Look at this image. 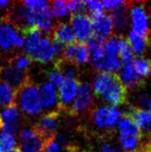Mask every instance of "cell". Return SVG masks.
Listing matches in <instances>:
<instances>
[{
  "mask_svg": "<svg viewBox=\"0 0 151 152\" xmlns=\"http://www.w3.org/2000/svg\"><path fill=\"white\" fill-rule=\"evenodd\" d=\"M93 91L95 94L102 96L114 107L123 105L128 99V91L117 73L98 72L95 74Z\"/></svg>",
  "mask_w": 151,
  "mask_h": 152,
  "instance_id": "obj_1",
  "label": "cell"
},
{
  "mask_svg": "<svg viewBox=\"0 0 151 152\" xmlns=\"http://www.w3.org/2000/svg\"><path fill=\"white\" fill-rule=\"evenodd\" d=\"M15 99L25 114L32 117L41 114L42 107L39 96V89L30 80L17 91Z\"/></svg>",
  "mask_w": 151,
  "mask_h": 152,
  "instance_id": "obj_2",
  "label": "cell"
},
{
  "mask_svg": "<svg viewBox=\"0 0 151 152\" xmlns=\"http://www.w3.org/2000/svg\"><path fill=\"white\" fill-rule=\"evenodd\" d=\"M0 80L7 83L13 89L18 91L30 80L26 71L19 70L12 66L9 60L0 62Z\"/></svg>",
  "mask_w": 151,
  "mask_h": 152,
  "instance_id": "obj_3",
  "label": "cell"
},
{
  "mask_svg": "<svg viewBox=\"0 0 151 152\" xmlns=\"http://www.w3.org/2000/svg\"><path fill=\"white\" fill-rule=\"evenodd\" d=\"M70 26L73 30L75 39H77L79 42L85 43L93 35L90 18L85 13L71 15Z\"/></svg>",
  "mask_w": 151,
  "mask_h": 152,
  "instance_id": "obj_4",
  "label": "cell"
},
{
  "mask_svg": "<svg viewBox=\"0 0 151 152\" xmlns=\"http://www.w3.org/2000/svg\"><path fill=\"white\" fill-rule=\"evenodd\" d=\"M59 112L57 110L50 111L49 113L42 115L41 119L33 127L42 138L47 142L56 136V130L59 123Z\"/></svg>",
  "mask_w": 151,
  "mask_h": 152,
  "instance_id": "obj_5",
  "label": "cell"
},
{
  "mask_svg": "<svg viewBox=\"0 0 151 152\" xmlns=\"http://www.w3.org/2000/svg\"><path fill=\"white\" fill-rule=\"evenodd\" d=\"M21 152H42L45 141L34 128H25L19 133Z\"/></svg>",
  "mask_w": 151,
  "mask_h": 152,
  "instance_id": "obj_6",
  "label": "cell"
},
{
  "mask_svg": "<svg viewBox=\"0 0 151 152\" xmlns=\"http://www.w3.org/2000/svg\"><path fill=\"white\" fill-rule=\"evenodd\" d=\"M93 103V89L88 83H80L78 94L70 108L71 114L81 115L91 108Z\"/></svg>",
  "mask_w": 151,
  "mask_h": 152,
  "instance_id": "obj_7",
  "label": "cell"
},
{
  "mask_svg": "<svg viewBox=\"0 0 151 152\" xmlns=\"http://www.w3.org/2000/svg\"><path fill=\"white\" fill-rule=\"evenodd\" d=\"M1 118L3 121L2 129L4 130V132L14 135L17 134L20 130L22 123L21 114L19 112L18 106L15 103L6 107L2 111Z\"/></svg>",
  "mask_w": 151,
  "mask_h": 152,
  "instance_id": "obj_8",
  "label": "cell"
},
{
  "mask_svg": "<svg viewBox=\"0 0 151 152\" xmlns=\"http://www.w3.org/2000/svg\"><path fill=\"white\" fill-rule=\"evenodd\" d=\"M131 20H132L133 31L142 37L150 39V32L148 28V17L144 8L140 4H135L130 6Z\"/></svg>",
  "mask_w": 151,
  "mask_h": 152,
  "instance_id": "obj_9",
  "label": "cell"
},
{
  "mask_svg": "<svg viewBox=\"0 0 151 152\" xmlns=\"http://www.w3.org/2000/svg\"><path fill=\"white\" fill-rule=\"evenodd\" d=\"M93 31L94 35L100 36L103 38H107L112 34L114 31V23L111 15L102 14H94L90 15Z\"/></svg>",
  "mask_w": 151,
  "mask_h": 152,
  "instance_id": "obj_10",
  "label": "cell"
},
{
  "mask_svg": "<svg viewBox=\"0 0 151 152\" xmlns=\"http://www.w3.org/2000/svg\"><path fill=\"white\" fill-rule=\"evenodd\" d=\"M80 82L76 78L73 79H65L61 84L59 89L58 98L60 100V105L66 107L72 102L78 94Z\"/></svg>",
  "mask_w": 151,
  "mask_h": 152,
  "instance_id": "obj_11",
  "label": "cell"
},
{
  "mask_svg": "<svg viewBox=\"0 0 151 152\" xmlns=\"http://www.w3.org/2000/svg\"><path fill=\"white\" fill-rule=\"evenodd\" d=\"M56 52H55L53 42L48 38H42L41 42L29 55V57L39 63H48L55 58Z\"/></svg>",
  "mask_w": 151,
  "mask_h": 152,
  "instance_id": "obj_12",
  "label": "cell"
},
{
  "mask_svg": "<svg viewBox=\"0 0 151 152\" xmlns=\"http://www.w3.org/2000/svg\"><path fill=\"white\" fill-rule=\"evenodd\" d=\"M123 115L131 118L135 124L142 131L151 123V113L142 108L127 106L123 112Z\"/></svg>",
  "mask_w": 151,
  "mask_h": 152,
  "instance_id": "obj_13",
  "label": "cell"
},
{
  "mask_svg": "<svg viewBox=\"0 0 151 152\" xmlns=\"http://www.w3.org/2000/svg\"><path fill=\"white\" fill-rule=\"evenodd\" d=\"M18 36V29L15 26L6 22L0 23V47L3 50L13 48Z\"/></svg>",
  "mask_w": 151,
  "mask_h": 152,
  "instance_id": "obj_14",
  "label": "cell"
},
{
  "mask_svg": "<svg viewBox=\"0 0 151 152\" xmlns=\"http://www.w3.org/2000/svg\"><path fill=\"white\" fill-rule=\"evenodd\" d=\"M131 4H132L131 2H125L122 6L115 9L111 13V18H112L114 23V30L117 33H121L128 25V12Z\"/></svg>",
  "mask_w": 151,
  "mask_h": 152,
  "instance_id": "obj_15",
  "label": "cell"
},
{
  "mask_svg": "<svg viewBox=\"0 0 151 152\" xmlns=\"http://www.w3.org/2000/svg\"><path fill=\"white\" fill-rule=\"evenodd\" d=\"M120 80L123 83V85L128 90H135L139 87H142L144 85V80L138 77L134 70V67L132 64H128V65H124L121 67L120 71Z\"/></svg>",
  "mask_w": 151,
  "mask_h": 152,
  "instance_id": "obj_16",
  "label": "cell"
},
{
  "mask_svg": "<svg viewBox=\"0 0 151 152\" xmlns=\"http://www.w3.org/2000/svg\"><path fill=\"white\" fill-rule=\"evenodd\" d=\"M23 39H24V45L23 49L27 56H29L33 50L38 46L42 39V31L37 27H28L22 30Z\"/></svg>",
  "mask_w": 151,
  "mask_h": 152,
  "instance_id": "obj_17",
  "label": "cell"
},
{
  "mask_svg": "<svg viewBox=\"0 0 151 152\" xmlns=\"http://www.w3.org/2000/svg\"><path fill=\"white\" fill-rule=\"evenodd\" d=\"M39 96L42 107L50 109L58 102V95L55 88L49 83H43L39 88Z\"/></svg>",
  "mask_w": 151,
  "mask_h": 152,
  "instance_id": "obj_18",
  "label": "cell"
},
{
  "mask_svg": "<svg viewBox=\"0 0 151 152\" xmlns=\"http://www.w3.org/2000/svg\"><path fill=\"white\" fill-rule=\"evenodd\" d=\"M54 39L62 42L63 45H69L75 42V35L70 24L66 22H60L54 27Z\"/></svg>",
  "mask_w": 151,
  "mask_h": 152,
  "instance_id": "obj_19",
  "label": "cell"
},
{
  "mask_svg": "<svg viewBox=\"0 0 151 152\" xmlns=\"http://www.w3.org/2000/svg\"><path fill=\"white\" fill-rule=\"evenodd\" d=\"M128 42L131 47H132L133 52L137 55V57H142V55L144 53L146 47L150 45V39L142 37L133 30L129 32Z\"/></svg>",
  "mask_w": 151,
  "mask_h": 152,
  "instance_id": "obj_20",
  "label": "cell"
},
{
  "mask_svg": "<svg viewBox=\"0 0 151 152\" xmlns=\"http://www.w3.org/2000/svg\"><path fill=\"white\" fill-rule=\"evenodd\" d=\"M117 127L122 135L137 136V137H144V133L135 123L131 121V118L122 115L121 118L117 122Z\"/></svg>",
  "mask_w": 151,
  "mask_h": 152,
  "instance_id": "obj_21",
  "label": "cell"
},
{
  "mask_svg": "<svg viewBox=\"0 0 151 152\" xmlns=\"http://www.w3.org/2000/svg\"><path fill=\"white\" fill-rule=\"evenodd\" d=\"M118 53H120V58L122 64L124 65L132 64L135 58L132 47H131L128 39L121 36L118 37Z\"/></svg>",
  "mask_w": 151,
  "mask_h": 152,
  "instance_id": "obj_22",
  "label": "cell"
},
{
  "mask_svg": "<svg viewBox=\"0 0 151 152\" xmlns=\"http://www.w3.org/2000/svg\"><path fill=\"white\" fill-rule=\"evenodd\" d=\"M144 137H137V136L130 135H120V142L121 148L124 152H137L140 148L142 142Z\"/></svg>",
  "mask_w": 151,
  "mask_h": 152,
  "instance_id": "obj_23",
  "label": "cell"
},
{
  "mask_svg": "<svg viewBox=\"0 0 151 152\" xmlns=\"http://www.w3.org/2000/svg\"><path fill=\"white\" fill-rule=\"evenodd\" d=\"M15 94L17 91L10 85L0 80V105L8 107L14 104Z\"/></svg>",
  "mask_w": 151,
  "mask_h": 152,
  "instance_id": "obj_24",
  "label": "cell"
},
{
  "mask_svg": "<svg viewBox=\"0 0 151 152\" xmlns=\"http://www.w3.org/2000/svg\"><path fill=\"white\" fill-rule=\"evenodd\" d=\"M132 66L138 77L144 80V77L148 75L149 71L151 70V60L142 57H135L132 62Z\"/></svg>",
  "mask_w": 151,
  "mask_h": 152,
  "instance_id": "obj_25",
  "label": "cell"
},
{
  "mask_svg": "<svg viewBox=\"0 0 151 152\" xmlns=\"http://www.w3.org/2000/svg\"><path fill=\"white\" fill-rule=\"evenodd\" d=\"M12 66L19 70L26 71V69L30 66L32 63V59L27 55L23 54H15L13 57L8 59Z\"/></svg>",
  "mask_w": 151,
  "mask_h": 152,
  "instance_id": "obj_26",
  "label": "cell"
},
{
  "mask_svg": "<svg viewBox=\"0 0 151 152\" xmlns=\"http://www.w3.org/2000/svg\"><path fill=\"white\" fill-rule=\"evenodd\" d=\"M89 61H90V51L88 46H87L86 43H82L78 42L73 64H75V65H83V64Z\"/></svg>",
  "mask_w": 151,
  "mask_h": 152,
  "instance_id": "obj_27",
  "label": "cell"
},
{
  "mask_svg": "<svg viewBox=\"0 0 151 152\" xmlns=\"http://www.w3.org/2000/svg\"><path fill=\"white\" fill-rule=\"evenodd\" d=\"M15 138L14 135L7 133V132H2L0 134V152H9L13 150L15 146Z\"/></svg>",
  "mask_w": 151,
  "mask_h": 152,
  "instance_id": "obj_28",
  "label": "cell"
},
{
  "mask_svg": "<svg viewBox=\"0 0 151 152\" xmlns=\"http://www.w3.org/2000/svg\"><path fill=\"white\" fill-rule=\"evenodd\" d=\"M47 78H48L49 84H51L54 88H59L61 86V84L63 82V80H65L63 74L57 61L55 63V66L53 70L49 71L48 74H47Z\"/></svg>",
  "mask_w": 151,
  "mask_h": 152,
  "instance_id": "obj_29",
  "label": "cell"
},
{
  "mask_svg": "<svg viewBox=\"0 0 151 152\" xmlns=\"http://www.w3.org/2000/svg\"><path fill=\"white\" fill-rule=\"evenodd\" d=\"M105 56L107 58L118 57V37L111 36L105 45Z\"/></svg>",
  "mask_w": 151,
  "mask_h": 152,
  "instance_id": "obj_30",
  "label": "cell"
},
{
  "mask_svg": "<svg viewBox=\"0 0 151 152\" xmlns=\"http://www.w3.org/2000/svg\"><path fill=\"white\" fill-rule=\"evenodd\" d=\"M107 114H108V107L98 108V109L94 110L93 114V118L94 124L98 128H100V129L106 128Z\"/></svg>",
  "mask_w": 151,
  "mask_h": 152,
  "instance_id": "obj_31",
  "label": "cell"
},
{
  "mask_svg": "<svg viewBox=\"0 0 151 152\" xmlns=\"http://www.w3.org/2000/svg\"><path fill=\"white\" fill-rule=\"evenodd\" d=\"M106 42L107 41L105 38L93 34L91 36V38L88 41V43H87V46H88L90 53H93V52L98 51V50L105 49Z\"/></svg>",
  "mask_w": 151,
  "mask_h": 152,
  "instance_id": "obj_32",
  "label": "cell"
},
{
  "mask_svg": "<svg viewBox=\"0 0 151 152\" xmlns=\"http://www.w3.org/2000/svg\"><path fill=\"white\" fill-rule=\"evenodd\" d=\"M120 118V111L117 107L108 106V114H107V121L106 128H114L115 125L117 124L118 121Z\"/></svg>",
  "mask_w": 151,
  "mask_h": 152,
  "instance_id": "obj_33",
  "label": "cell"
},
{
  "mask_svg": "<svg viewBox=\"0 0 151 152\" xmlns=\"http://www.w3.org/2000/svg\"><path fill=\"white\" fill-rule=\"evenodd\" d=\"M51 14L54 15L55 18H63L67 13V8H66V2L62 1V0H56V1L51 2Z\"/></svg>",
  "mask_w": 151,
  "mask_h": 152,
  "instance_id": "obj_34",
  "label": "cell"
},
{
  "mask_svg": "<svg viewBox=\"0 0 151 152\" xmlns=\"http://www.w3.org/2000/svg\"><path fill=\"white\" fill-rule=\"evenodd\" d=\"M85 9L90 12V15L104 13V7H103L102 2H100V1H93V0L86 1L85 2Z\"/></svg>",
  "mask_w": 151,
  "mask_h": 152,
  "instance_id": "obj_35",
  "label": "cell"
},
{
  "mask_svg": "<svg viewBox=\"0 0 151 152\" xmlns=\"http://www.w3.org/2000/svg\"><path fill=\"white\" fill-rule=\"evenodd\" d=\"M67 11H69L71 14L82 13V11L85 9V2L79 1V0H72V1L66 2Z\"/></svg>",
  "mask_w": 151,
  "mask_h": 152,
  "instance_id": "obj_36",
  "label": "cell"
},
{
  "mask_svg": "<svg viewBox=\"0 0 151 152\" xmlns=\"http://www.w3.org/2000/svg\"><path fill=\"white\" fill-rule=\"evenodd\" d=\"M124 3V1H117V0H104V1H102V5L104 9L114 11L117 8L122 6Z\"/></svg>",
  "mask_w": 151,
  "mask_h": 152,
  "instance_id": "obj_37",
  "label": "cell"
},
{
  "mask_svg": "<svg viewBox=\"0 0 151 152\" xmlns=\"http://www.w3.org/2000/svg\"><path fill=\"white\" fill-rule=\"evenodd\" d=\"M60 145L54 139H52L45 143L42 152H60Z\"/></svg>",
  "mask_w": 151,
  "mask_h": 152,
  "instance_id": "obj_38",
  "label": "cell"
},
{
  "mask_svg": "<svg viewBox=\"0 0 151 152\" xmlns=\"http://www.w3.org/2000/svg\"><path fill=\"white\" fill-rule=\"evenodd\" d=\"M139 104L144 108L146 109V111H148L151 113V98H149L146 94H142L139 97Z\"/></svg>",
  "mask_w": 151,
  "mask_h": 152,
  "instance_id": "obj_39",
  "label": "cell"
},
{
  "mask_svg": "<svg viewBox=\"0 0 151 152\" xmlns=\"http://www.w3.org/2000/svg\"><path fill=\"white\" fill-rule=\"evenodd\" d=\"M52 42H53V46H54V49H55V52H56V54L62 56L63 51V48H65V46H63V45L62 42H58L57 39H53Z\"/></svg>",
  "mask_w": 151,
  "mask_h": 152,
  "instance_id": "obj_40",
  "label": "cell"
},
{
  "mask_svg": "<svg viewBox=\"0 0 151 152\" xmlns=\"http://www.w3.org/2000/svg\"><path fill=\"white\" fill-rule=\"evenodd\" d=\"M100 152H117V150L111 145H109V143H103Z\"/></svg>",
  "mask_w": 151,
  "mask_h": 152,
  "instance_id": "obj_41",
  "label": "cell"
},
{
  "mask_svg": "<svg viewBox=\"0 0 151 152\" xmlns=\"http://www.w3.org/2000/svg\"><path fill=\"white\" fill-rule=\"evenodd\" d=\"M9 5H12V3L7 0H0V9H6Z\"/></svg>",
  "mask_w": 151,
  "mask_h": 152,
  "instance_id": "obj_42",
  "label": "cell"
},
{
  "mask_svg": "<svg viewBox=\"0 0 151 152\" xmlns=\"http://www.w3.org/2000/svg\"><path fill=\"white\" fill-rule=\"evenodd\" d=\"M147 132H148V135H149V139H150V141H151V123H150L149 126H148Z\"/></svg>",
  "mask_w": 151,
  "mask_h": 152,
  "instance_id": "obj_43",
  "label": "cell"
},
{
  "mask_svg": "<svg viewBox=\"0 0 151 152\" xmlns=\"http://www.w3.org/2000/svg\"><path fill=\"white\" fill-rule=\"evenodd\" d=\"M9 152H21V151H20V149H19V148H14L13 150H11Z\"/></svg>",
  "mask_w": 151,
  "mask_h": 152,
  "instance_id": "obj_44",
  "label": "cell"
},
{
  "mask_svg": "<svg viewBox=\"0 0 151 152\" xmlns=\"http://www.w3.org/2000/svg\"><path fill=\"white\" fill-rule=\"evenodd\" d=\"M3 126V121H2V118H1V115H0V129L2 128Z\"/></svg>",
  "mask_w": 151,
  "mask_h": 152,
  "instance_id": "obj_45",
  "label": "cell"
},
{
  "mask_svg": "<svg viewBox=\"0 0 151 152\" xmlns=\"http://www.w3.org/2000/svg\"><path fill=\"white\" fill-rule=\"evenodd\" d=\"M148 76H149V77L151 78V70L149 71V73H148Z\"/></svg>",
  "mask_w": 151,
  "mask_h": 152,
  "instance_id": "obj_46",
  "label": "cell"
}]
</instances>
